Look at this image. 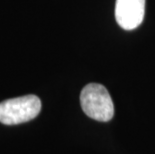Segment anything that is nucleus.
Here are the masks:
<instances>
[{"mask_svg": "<svg viewBox=\"0 0 155 154\" xmlns=\"http://www.w3.org/2000/svg\"><path fill=\"white\" fill-rule=\"evenodd\" d=\"M80 104L82 110L90 118L106 122L114 115L113 101L103 85L90 83L81 91Z\"/></svg>", "mask_w": 155, "mask_h": 154, "instance_id": "nucleus-1", "label": "nucleus"}, {"mask_svg": "<svg viewBox=\"0 0 155 154\" xmlns=\"http://www.w3.org/2000/svg\"><path fill=\"white\" fill-rule=\"evenodd\" d=\"M41 110V101L36 95L11 98L0 103V122L5 125H16L30 121Z\"/></svg>", "mask_w": 155, "mask_h": 154, "instance_id": "nucleus-2", "label": "nucleus"}, {"mask_svg": "<svg viewBox=\"0 0 155 154\" xmlns=\"http://www.w3.org/2000/svg\"><path fill=\"white\" fill-rule=\"evenodd\" d=\"M145 13V0H116L115 18L125 30H133L141 24Z\"/></svg>", "mask_w": 155, "mask_h": 154, "instance_id": "nucleus-3", "label": "nucleus"}]
</instances>
